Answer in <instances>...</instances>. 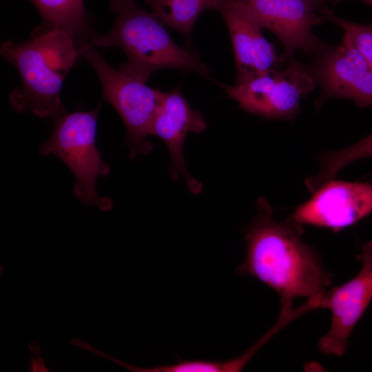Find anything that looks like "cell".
<instances>
[{
	"label": "cell",
	"instance_id": "15",
	"mask_svg": "<svg viewBox=\"0 0 372 372\" xmlns=\"http://www.w3.org/2000/svg\"><path fill=\"white\" fill-rule=\"evenodd\" d=\"M372 157V133L353 145L320 155V170L305 180V185L311 192L321 185L333 179L345 166L361 159Z\"/></svg>",
	"mask_w": 372,
	"mask_h": 372
},
{
	"label": "cell",
	"instance_id": "19",
	"mask_svg": "<svg viewBox=\"0 0 372 372\" xmlns=\"http://www.w3.org/2000/svg\"><path fill=\"white\" fill-rule=\"evenodd\" d=\"M28 349L32 354H40L41 347L38 342L32 341L28 344Z\"/></svg>",
	"mask_w": 372,
	"mask_h": 372
},
{
	"label": "cell",
	"instance_id": "7",
	"mask_svg": "<svg viewBox=\"0 0 372 372\" xmlns=\"http://www.w3.org/2000/svg\"><path fill=\"white\" fill-rule=\"evenodd\" d=\"M317 56L309 67L320 88L318 106L334 98L352 101L359 107H372V69L349 34Z\"/></svg>",
	"mask_w": 372,
	"mask_h": 372
},
{
	"label": "cell",
	"instance_id": "20",
	"mask_svg": "<svg viewBox=\"0 0 372 372\" xmlns=\"http://www.w3.org/2000/svg\"><path fill=\"white\" fill-rule=\"evenodd\" d=\"M344 1H346V0H333L331 3L336 4L338 3H340ZM356 1H361L372 7V0H356Z\"/></svg>",
	"mask_w": 372,
	"mask_h": 372
},
{
	"label": "cell",
	"instance_id": "9",
	"mask_svg": "<svg viewBox=\"0 0 372 372\" xmlns=\"http://www.w3.org/2000/svg\"><path fill=\"white\" fill-rule=\"evenodd\" d=\"M356 258L362 262L358 273L326 292L320 304L331 312L330 329L318 342L324 355L341 356L345 353L354 327L372 300V241L362 245Z\"/></svg>",
	"mask_w": 372,
	"mask_h": 372
},
{
	"label": "cell",
	"instance_id": "14",
	"mask_svg": "<svg viewBox=\"0 0 372 372\" xmlns=\"http://www.w3.org/2000/svg\"><path fill=\"white\" fill-rule=\"evenodd\" d=\"M151 12L164 25L169 26L186 37L205 10L214 9L216 0H145Z\"/></svg>",
	"mask_w": 372,
	"mask_h": 372
},
{
	"label": "cell",
	"instance_id": "3",
	"mask_svg": "<svg viewBox=\"0 0 372 372\" xmlns=\"http://www.w3.org/2000/svg\"><path fill=\"white\" fill-rule=\"evenodd\" d=\"M110 8L116 14L112 29L92 36L90 43L121 49L127 61L121 64L120 70L145 81L153 72L165 68L209 75L208 65L180 48L156 15L138 7L136 0H111Z\"/></svg>",
	"mask_w": 372,
	"mask_h": 372
},
{
	"label": "cell",
	"instance_id": "22",
	"mask_svg": "<svg viewBox=\"0 0 372 372\" xmlns=\"http://www.w3.org/2000/svg\"><path fill=\"white\" fill-rule=\"evenodd\" d=\"M238 1H243L245 3H248V2L251 1L253 0H238Z\"/></svg>",
	"mask_w": 372,
	"mask_h": 372
},
{
	"label": "cell",
	"instance_id": "13",
	"mask_svg": "<svg viewBox=\"0 0 372 372\" xmlns=\"http://www.w3.org/2000/svg\"><path fill=\"white\" fill-rule=\"evenodd\" d=\"M41 14L43 25L37 32L63 30L76 41L86 39L87 19L83 0H30Z\"/></svg>",
	"mask_w": 372,
	"mask_h": 372
},
{
	"label": "cell",
	"instance_id": "4",
	"mask_svg": "<svg viewBox=\"0 0 372 372\" xmlns=\"http://www.w3.org/2000/svg\"><path fill=\"white\" fill-rule=\"evenodd\" d=\"M101 104L90 111L65 113L54 121L50 136L39 145V154L61 159L74 175V196L86 206L111 210L113 200L101 197L96 189L99 177L110 172L96 146V130Z\"/></svg>",
	"mask_w": 372,
	"mask_h": 372
},
{
	"label": "cell",
	"instance_id": "5",
	"mask_svg": "<svg viewBox=\"0 0 372 372\" xmlns=\"http://www.w3.org/2000/svg\"><path fill=\"white\" fill-rule=\"evenodd\" d=\"M80 57L96 72L102 86V96L116 110L127 131L126 143L132 158L152 152L147 140L152 135L154 117L163 92L146 85L145 81L112 67L86 39L76 41Z\"/></svg>",
	"mask_w": 372,
	"mask_h": 372
},
{
	"label": "cell",
	"instance_id": "16",
	"mask_svg": "<svg viewBox=\"0 0 372 372\" xmlns=\"http://www.w3.org/2000/svg\"><path fill=\"white\" fill-rule=\"evenodd\" d=\"M324 20H329L340 27L351 37L356 48L372 69V23L360 24L346 20L324 7L320 10Z\"/></svg>",
	"mask_w": 372,
	"mask_h": 372
},
{
	"label": "cell",
	"instance_id": "6",
	"mask_svg": "<svg viewBox=\"0 0 372 372\" xmlns=\"http://www.w3.org/2000/svg\"><path fill=\"white\" fill-rule=\"evenodd\" d=\"M218 84L239 108L270 119L295 117L302 97L317 85L309 67L293 59L281 71L272 69L239 84Z\"/></svg>",
	"mask_w": 372,
	"mask_h": 372
},
{
	"label": "cell",
	"instance_id": "17",
	"mask_svg": "<svg viewBox=\"0 0 372 372\" xmlns=\"http://www.w3.org/2000/svg\"><path fill=\"white\" fill-rule=\"evenodd\" d=\"M244 367L240 358L227 361L190 360L172 365L138 367V372H234Z\"/></svg>",
	"mask_w": 372,
	"mask_h": 372
},
{
	"label": "cell",
	"instance_id": "11",
	"mask_svg": "<svg viewBox=\"0 0 372 372\" xmlns=\"http://www.w3.org/2000/svg\"><path fill=\"white\" fill-rule=\"evenodd\" d=\"M214 10L223 16L227 26L235 56L236 83L275 69L278 57L265 38L262 27L247 3L238 0H216Z\"/></svg>",
	"mask_w": 372,
	"mask_h": 372
},
{
	"label": "cell",
	"instance_id": "10",
	"mask_svg": "<svg viewBox=\"0 0 372 372\" xmlns=\"http://www.w3.org/2000/svg\"><path fill=\"white\" fill-rule=\"evenodd\" d=\"M246 3L262 28L277 37L285 55L298 50L317 54L324 47L313 33V27L324 21L313 0H253Z\"/></svg>",
	"mask_w": 372,
	"mask_h": 372
},
{
	"label": "cell",
	"instance_id": "18",
	"mask_svg": "<svg viewBox=\"0 0 372 372\" xmlns=\"http://www.w3.org/2000/svg\"><path fill=\"white\" fill-rule=\"evenodd\" d=\"M28 371L31 372H48L45 359L40 354H32L29 360Z\"/></svg>",
	"mask_w": 372,
	"mask_h": 372
},
{
	"label": "cell",
	"instance_id": "1",
	"mask_svg": "<svg viewBox=\"0 0 372 372\" xmlns=\"http://www.w3.org/2000/svg\"><path fill=\"white\" fill-rule=\"evenodd\" d=\"M257 208V216L245 231L246 256L238 272L258 279L277 292L279 320H290L298 313L292 308L296 298H307L313 309H319L332 275L304 242L301 225L275 220L264 198L258 199Z\"/></svg>",
	"mask_w": 372,
	"mask_h": 372
},
{
	"label": "cell",
	"instance_id": "8",
	"mask_svg": "<svg viewBox=\"0 0 372 372\" xmlns=\"http://www.w3.org/2000/svg\"><path fill=\"white\" fill-rule=\"evenodd\" d=\"M288 220L335 231L353 225L372 212V183L347 182L334 178L311 192Z\"/></svg>",
	"mask_w": 372,
	"mask_h": 372
},
{
	"label": "cell",
	"instance_id": "21",
	"mask_svg": "<svg viewBox=\"0 0 372 372\" xmlns=\"http://www.w3.org/2000/svg\"><path fill=\"white\" fill-rule=\"evenodd\" d=\"M316 6L321 10L324 8V4L327 1H330L331 3L332 0H313Z\"/></svg>",
	"mask_w": 372,
	"mask_h": 372
},
{
	"label": "cell",
	"instance_id": "12",
	"mask_svg": "<svg viewBox=\"0 0 372 372\" xmlns=\"http://www.w3.org/2000/svg\"><path fill=\"white\" fill-rule=\"evenodd\" d=\"M205 129L202 114L189 106L178 87L163 92L153 123L152 135L160 138L167 147L172 179L177 181L181 176L194 194L202 192L203 184L187 170L183 153V144L189 132L200 133Z\"/></svg>",
	"mask_w": 372,
	"mask_h": 372
},
{
	"label": "cell",
	"instance_id": "2",
	"mask_svg": "<svg viewBox=\"0 0 372 372\" xmlns=\"http://www.w3.org/2000/svg\"><path fill=\"white\" fill-rule=\"evenodd\" d=\"M30 41H11L1 47L2 56L18 70L22 87L12 90L9 101L19 112L31 111L54 121L66 113L61 98L65 77L80 57L75 39L52 30L35 32Z\"/></svg>",
	"mask_w": 372,
	"mask_h": 372
}]
</instances>
